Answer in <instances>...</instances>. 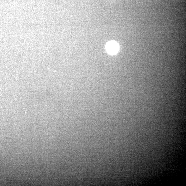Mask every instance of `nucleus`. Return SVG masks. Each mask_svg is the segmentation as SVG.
Returning a JSON list of instances; mask_svg holds the SVG:
<instances>
[{
    "mask_svg": "<svg viewBox=\"0 0 186 186\" xmlns=\"http://www.w3.org/2000/svg\"><path fill=\"white\" fill-rule=\"evenodd\" d=\"M107 51L111 55L117 54L119 50L118 44L115 41H111L107 43L106 45Z\"/></svg>",
    "mask_w": 186,
    "mask_h": 186,
    "instance_id": "f257e3e1",
    "label": "nucleus"
}]
</instances>
